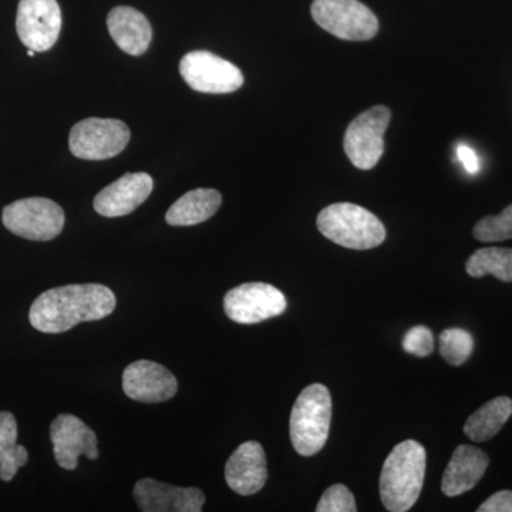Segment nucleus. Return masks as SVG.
Listing matches in <instances>:
<instances>
[{
	"label": "nucleus",
	"instance_id": "obj_15",
	"mask_svg": "<svg viewBox=\"0 0 512 512\" xmlns=\"http://www.w3.org/2000/svg\"><path fill=\"white\" fill-rule=\"evenodd\" d=\"M153 188V178L147 173L124 174L96 195L93 202L94 210L101 217H124L144 204Z\"/></svg>",
	"mask_w": 512,
	"mask_h": 512
},
{
	"label": "nucleus",
	"instance_id": "obj_28",
	"mask_svg": "<svg viewBox=\"0 0 512 512\" xmlns=\"http://www.w3.org/2000/svg\"><path fill=\"white\" fill-rule=\"evenodd\" d=\"M457 157L463 167L466 168L467 173L477 174L480 171V158H478L476 151L468 147L467 144H460L457 147Z\"/></svg>",
	"mask_w": 512,
	"mask_h": 512
},
{
	"label": "nucleus",
	"instance_id": "obj_9",
	"mask_svg": "<svg viewBox=\"0 0 512 512\" xmlns=\"http://www.w3.org/2000/svg\"><path fill=\"white\" fill-rule=\"evenodd\" d=\"M181 77L195 92L227 94L237 92L244 76L235 64L205 50L188 53L180 62Z\"/></svg>",
	"mask_w": 512,
	"mask_h": 512
},
{
	"label": "nucleus",
	"instance_id": "obj_3",
	"mask_svg": "<svg viewBox=\"0 0 512 512\" xmlns=\"http://www.w3.org/2000/svg\"><path fill=\"white\" fill-rule=\"evenodd\" d=\"M332 421V397L328 387L315 383L299 394L291 413L292 446L303 457L318 454L328 441Z\"/></svg>",
	"mask_w": 512,
	"mask_h": 512
},
{
	"label": "nucleus",
	"instance_id": "obj_8",
	"mask_svg": "<svg viewBox=\"0 0 512 512\" xmlns=\"http://www.w3.org/2000/svg\"><path fill=\"white\" fill-rule=\"evenodd\" d=\"M392 113L387 107L375 106L359 114L346 130V156L360 170L376 167L384 153V133L389 127Z\"/></svg>",
	"mask_w": 512,
	"mask_h": 512
},
{
	"label": "nucleus",
	"instance_id": "obj_4",
	"mask_svg": "<svg viewBox=\"0 0 512 512\" xmlns=\"http://www.w3.org/2000/svg\"><path fill=\"white\" fill-rule=\"evenodd\" d=\"M318 228L323 237L357 251L379 247L386 239L382 221L366 208L349 202L329 205L320 211Z\"/></svg>",
	"mask_w": 512,
	"mask_h": 512
},
{
	"label": "nucleus",
	"instance_id": "obj_6",
	"mask_svg": "<svg viewBox=\"0 0 512 512\" xmlns=\"http://www.w3.org/2000/svg\"><path fill=\"white\" fill-rule=\"evenodd\" d=\"M3 225L12 234L30 241H52L63 231L64 211L47 198H25L8 205L2 214Z\"/></svg>",
	"mask_w": 512,
	"mask_h": 512
},
{
	"label": "nucleus",
	"instance_id": "obj_21",
	"mask_svg": "<svg viewBox=\"0 0 512 512\" xmlns=\"http://www.w3.org/2000/svg\"><path fill=\"white\" fill-rule=\"evenodd\" d=\"M29 453L18 444V421L9 412H0V478L12 481L20 467L26 466Z\"/></svg>",
	"mask_w": 512,
	"mask_h": 512
},
{
	"label": "nucleus",
	"instance_id": "obj_5",
	"mask_svg": "<svg viewBox=\"0 0 512 512\" xmlns=\"http://www.w3.org/2000/svg\"><path fill=\"white\" fill-rule=\"evenodd\" d=\"M312 18L330 35L350 42H365L379 32L375 13L359 0H313Z\"/></svg>",
	"mask_w": 512,
	"mask_h": 512
},
{
	"label": "nucleus",
	"instance_id": "obj_13",
	"mask_svg": "<svg viewBox=\"0 0 512 512\" xmlns=\"http://www.w3.org/2000/svg\"><path fill=\"white\" fill-rule=\"evenodd\" d=\"M123 390L127 397L140 403H163L178 392L177 377L153 360H137L123 373Z\"/></svg>",
	"mask_w": 512,
	"mask_h": 512
},
{
	"label": "nucleus",
	"instance_id": "obj_22",
	"mask_svg": "<svg viewBox=\"0 0 512 512\" xmlns=\"http://www.w3.org/2000/svg\"><path fill=\"white\" fill-rule=\"evenodd\" d=\"M467 274L473 278L493 275L503 282H512V249L483 248L470 256L466 265Z\"/></svg>",
	"mask_w": 512,
	"mask_h": 512
},
{
	"label": "nucleus",
	"instance_id": "obj_16",
	"mask_svg": "<svg viewBox=\"0 0 512 512\" xmlns=\"http://www.w3.org/2000/svg\"><path fill=\"white\" fill-rule=\"evenodd\" d=\"M225 480L239 495H254L265 487L268 467L264 447L258 441H245L228 458Z\"/></svg>",
	"mask_w": 512,
	"mask_h": 512
},
{
	"label": "nucleus",
	"instance_id": "obj_19",
	"mask_svg": "<svg viewBox=\"0 0 512 512\" xmlns=\"http://www.w3.org/2000/svg\"><path fill=\"white\" fill-rule=\"evenodd\" d=\"M222 197L212 188H197L184 194L171 205L165 221L171 227H191L210 220L220 210Z\"/></svg>",
	"mask_w": 512,
	"mask_h": 512
},
{
	"label": "nucleus",
	"instance_id": "obj_1",
	"mask_svg": "<svg viewBox=\"0 0 512 512\" xmlns=\"http://www.w3.org/2000/svg\"><path fill=\"white\" fill-rule=\"evenodd\" d=\"M116 295L100 284L66 285L37 296L29 312L33 328L39 332H67L83 322L110 316L116 309Z\"/></svg>",
	"mask_w": 512,
	"mask_h": 512
},
{
	"label": "nucleus",
	"instance_id": "obj_20",
	"mask_svg": "<svg viewBox=\"0 0 512 512\" xmlns=\"http://www.w3.org/2000/svg\"><path fill=\"white\" fill-rule=\"evenodd\" d=\"M511 416L512 400L510 397H495L494 400L485 403L481 409L468 417L464 433L468 439L483 443V441L493 439Z\"/></svg>",
	"mask_w": 512,
	"mask_h": 512
},
{
	"label": "nucleus",
	"instance_id": "obj_17",
	"mask_svg": "<svg viewBox=\"0 0 512 512\" xmlns=\"http://www.w3.org/2000/svg\"><path fill=\"white\" fill-rule=\"evenodd\" d=\"M490 466V457L480 448L458 446L444 471L441 491L447 497H457L473 490Z\"/></svg>",
	"mask_w": 512,
	"mask_h": 512
},
{
	"label": "nucleus",
	"instance_id": "obj_12",
	"mask_svg": "<svg viewBox=\"0 0 512 512\" xmlns=\"http://www.w3.org/2000/svg\"><path fill=\"white\" fill-rule=\"evenodd\" d=\"M50 440L56 463L64 470H76L80 456L99 458L96 433L73 414H60L50 426Z\"/></svg>",
	"mask_w": 512,
	"mask_h": 512
},
{
	"label": "nucleus",
	"instance_id": "obj_10",
	"mask_svg": "<svg viewBox=\"0 0 512 512\" xmlns=\"http://www.w3.org/2000/svg\"><path fill=\"white\" fill-rule=\"evenodd\" d=\"M284 293L264 282H249L225 295L224 309L229 319L239 325H255L286 311Z\"/></svg>",
	"mask_w": 512,
	"mask_h": 512
},
{
	"label": "nucleus",
	"instance_id": "obj_25",
	"mask_svg": "<svg viewBox=\"0 0 512 512\" xmlns=\"http://www.w3.org/2000/svg\"><path fill=\"white\" fill-rule=\"evenodd\" d=\"M318 512H355L357 511L355 497L346 485L335 484L329 487L320 498Z\"/></svg>",
	"mask_w": 512,
	"mask_h": 512
},
{
	"label": "nucleus",
	"instance_id": "obj_2",
	"mask_svg": "<svg viewBox=\"0 0 512 512\" xmlns=\"http://www.w3.org/2000/svg\"><path fill=\"white\" fill-rule=\"evenodd\" d=\"M426 461V450L417 441L406 440L393 448L380 474V497L387 511L406 512L417 503Z\"/></svg>",
	"mask_w": 512,
	"mask_h": 512
},
{
	"label": "nucleus",
	"instance_id": "obj_29",
	"mask_svg": "<svg viewBox=\"0 0 512 512\" xmlns=\"http://www.w3.org/2000/svg\"><path fill=\"white\" fill-rule=\"evenodd\" d=\"M35 55H36L35 50H32V49H29V50H28V56L33 57V56H35Z\"/></svg>",
	"mask_w": 512,
	"mask_h": 512
},
{
	"label": "nucleus",
	"instance_id": "obj_24",
	"mask_svg": "<svg viewBox=\"0 0 512 512\" xmlns=\"http://www.w3.org/2000/svg\"><path fill=\"white\" fill-rule=\"evenodd\" d=\"M474 237L481 242H498L512 238V204L501 214L478 221L474 227Z\"/></svg>",
	"mask_w": 512,
	"mask_h": 512
},
{
	"label": "nucleus",
	"instance_id": "obj_23",
	"mask_svg": "<svg viewBox=\"0 0 512 512\" xmlns=\"http://www.w3.org/2000/svg\"><path fill=\"white\" fill-rule=\"evenodd\" d=\"M473 349L474 339L467 330L451 328L444 330L440 335V355L448 365H464Z\"/></svg>",
	"mask_w": 512,
	"mask_h": 512
},
{
	"label": "nucleus",
	"instance_id": "obj_11",
	"mask_svg": "<svg viewBox=\"0 0 512 512\" xmlns=\"http://www.w3.org/2000/svg\"><path fill=\"white\" fill-rule=\"evenodd\" d=\"M16 30L28 49L36 53L52 49L62 30V10L57 0H20Z\"/></svg>",
	"mask_w": 512,
	"mask_h": 512
},
{
	"label": "nucleus",
	"instance_id": "obj_18",
	"mask_svg": "<svg viewBox=\"0 0 512 512\" xmlns=\"http://www.w3.org/2000/svg\"><path fill=\"white\" fill-rule=\"evenodd\" d=\"M107 28L116 45L131 56L147 52L153 29L143 13L130 6H119L109 13Z\"/></svg>",
	"mask_w": 512,
	"mask_h": 512
},
{
	"label": "nucleus",
	"instance_id": "obj_27",
	"mask_svg": "<svg viewBox=\"0 0 512 512\" xmlns=\"http://www.w3.org/2000/svg\"><path fill=\"white\" fill-rule=\"evenodd\" d=\"M478 512H512V491H500L491 495L478 507Z\"/></svg>",
	"mask_w": 512,
	"mask_h": 512
},
{
	"label": "nucleus",
	"instance_id": "obj_7",
	"mask_svg": "<svg viewBox=\"0 0 512 512\" xmlns=\"http://www.w3.org/2000/svg\"><path fill=\"white\" fill-rule=\"evenodd\" d=\"M130 137V128L123 121L90 117L72 128L69 147L73 156L82 160H109L124 151Z\"/></svg>",
	"mask_w": 512,
	"mask_h": 512
},
{
	"label": "nucleus",
	"instance_id": "obj_14",
	"mask_svg": "<svg viewBox=\"0 0 512 512\" xmlns=\"http://www.w3.org/2000/svg\"><path fill=\"white\" fill-rule=\"evenodd\" d=\"M134 500L144 512H201L205 495L200 488L175 487L143 478L134 487Z\"/></svg>",
	"mask_w": 512,
	"mask_h": 512
},
{
	"label": "nucleus",
	"instance_id": "obj_26",
	"mask_svg": "<svg viewBox=\"0 0 512 512\" xmlns=\"http://www.w3.org/2000/svg\"><path fill=\"white\" fill-rule=\"evenodd\" d=\"M403 349L413 356H430L434 350L433 332L423 325L414 326L404 336Z\"/></svg>",
	"mask_w": 512,
	"mask_h": 512
}]
</instances>
